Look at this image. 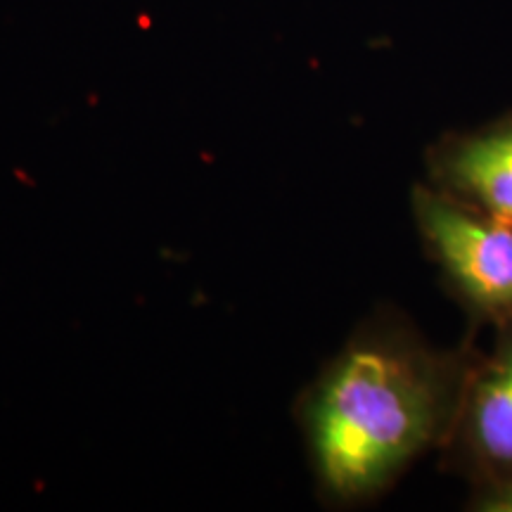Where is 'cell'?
I'll use <instances>...</instances> for the list:
<instances>
[{"label": "cell", "mask_w": 512, "mask_h": 512, "mask_svg": "<svg viewBox=\"0 0 512 512\" xmlns=\"http://www.w3.org/2000/svg\"><path fill=\"white\" fill-rule=\"evenodd\" d=\"M439 453L441 470L470 489L512 484V320L496 325L491 351L479 349Z\"/></svg>", "instance_id": "3957f363"}, {"label": "cell", "mask_w": 512, "mask_h": 512, "mask_svg": "<svg viewBox=\"0 0 512 512\" xmlns=\"http://www.w3.org/2000/svg\"><path fill=\"white\" fill-rule=\"evenodd\" d=\"M427 185L465 207L512 223V112L448 131L425 152Z\"/></svg>", "instance_id": "277c9868"}, {"label": "cell", "mask_w": 512, "mask_h": 512, "mask_svg": "<svg viewBox=\"0 0 512 512\" xmlns=\"http://www.w3.org/2000/svg\"><path fill=\"white\" fill-rule=\"evenodd\" d=\"M467 510L475 512H512V484L494 489H470Z\"/></svg>", "instance_id": "5b68a950"}, {"label": "cell", "mask_w": 512, "mask_h": 512, "mask_svg": "<svg viewBox=\"0 0 512 512\" xmlns=\"http://www.w3.org/2000/svg\"><path fill=\"white\" fill-rule=\"evenodd\" d=\"M477 354L472 339L434 347L401 311L363 320L299 401L320 498L368 505L441 451Z\"/></svg>", "instance_id": "6da1fadb"}, {"label": "cell", "mask_w": 512, "mask_h": 512, "mask_svg": "<svg viewBox=\"0 0 512 512\" xmlns=\"http://www.w3.org/2000/svg\"><path fill=\"white\" fill-rule=\"evenodd\" d=\"M411 204L427 259L465 313V339L475 342L486 325L512 320V223L479 214L427 183L415 185Z\"/></svg>", "instance_id": "7a4b0ae2"}]
</instances>
